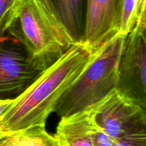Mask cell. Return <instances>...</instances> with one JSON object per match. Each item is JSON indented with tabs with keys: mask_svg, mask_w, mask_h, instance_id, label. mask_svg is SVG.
Returning a JSON list of instances; mask_svg holds the SVG:
<instances>
[{
	"mask_svg": "<svg viewBox=\"0 0 146 146\" xmlns=\"http://www.w3.org/2000/svg\"><path fill=\"white\" fill-rule=\"evenodd\" d=\"M95 52L82 43L73 44L14 98L1 117L0 128L13 133L34 126H45L60 98L82 74Z\"/></svg>",
	"mask_w": 146,
	"mask_h": 146,
	"instance_id": "6da1fadb",
	"label": "cell"
},
{
	"mask_svg": "<svg viewBox=\"0 0 146 146\" xmlns=\"http://www.w3.org/2000/svg\"><path fill=\"white\" fill-rule=\"evenodd\" d=\"M7 31L21 42L41 72L76 43L51 0H21L17 20Z\"/></svg>",
	"mask_w": 146,
	"mask_h": 146,
	"instance_id": "7a4b0ae2",
	"label": "cell"
},
{
	"mask_svg": "<svg viewBox=\"0 0 146 146\" xmlns=\"http://www.w3.org/2000/svg\"><path fill=\"white\" fill-rule=\"evenodd\" d=\"M127 35L116 33L96 50L92 61L60 98L55 110L58 117L84 110L116 88L118 65Z\"/></svg>",
	"mask_w": 146,
	"mask_h": 146,
	"instance_id": "3957f363",
	"label": "cell"
},
{
	"mask_svg": "<svg viewBox=\"0 0 146 146\" xmlns=\"http://www.w3.org/2000/svg\"><path fill=\"white\" fill-rule=\"evenodd\" d=\"M41 72L18 39L0 33V99L18 97Z\"/></svg>",
	"mask_w": 146,
	"mask_h": 146,
	"instance_id": "277c9868",
	"label": "cell"
},
{
	"mask_svg": "<svg viewBox=\"0 0 146 146\" xmlns=\"http://www.w3.org/2000/svg\"><path fill=\"white\" fill-rule=\"evenodd\" d=\"M116 88L146 110V25L135 26L127 35Z\"/></svg>",
	"mask_w": 146,
	"mask_h": 146,
	"instance_id": "5b68a950",
	"label": "cell"
},
{
	"mask_svg": "<svg viewBox=\"0 0 146 146\" xmlns=\"http://www.w3.org/2000/svg\"><path fill=\"white\" fill-rule=\"evenodd\" d=\"M96 121L108 135L117 140L146 129V110L114 88L98 101Z\"/></svg>",
	"mask_w": 146,
	"mask_h": 146,
	"instance_id": "8992f818",
	"label": "cell"
},
{
	"mask_svg": "<svg viewBox=\"0 0 146 146\" xmlns=\"http://www.w3.org/2000/svg\"><path fill=\"white\" fill-rule=\"evenodd\" d=\"M122 0H86L81 43L95 51L118 32Z\"/></svg>",
	"mask_w": 146,
	"mask_h": 146,
	"instance_id": "52a82bcc",
	"label": "cell"
},
{
	"mask_svg": "<svg viewBox=\"0 0 146 146\" xmlns=\"http://www.w3.org/2000/svg\"><path fill=\"white\" fill-rule=\"evenodd\" d=\"M98 102L61 117L54 135L59 146H94V128Z\"/></svg>",
	"mask_w": 146,
	"mask_h": 146,
	"instance_id": "ba28073f",
	"label": "cell"
},
{
	"mask_svg": "<svg viewBox=\"0 0 146 146\" xmlns=\"http://www.w3.org/2000/svg\"><path fill=\"white\" fill-rule=\"evenodd\" d=\"M63 23L76 43H81L86 0H51Z\"/></svg>",
	"mask_w": 146,
	"mask_h": 146,
	"instance_id": "9c48e42d",
	"label": "cell"
},
{
	"mask_svg": "<svg viewBox=\"0 0 146 146\" xmlns=\"http://www.w3.org/2000/svg\"><path fill=\"white\" fill-rule=\"evenodd\" d=\"M0 146H59L55 136L45 126H34L0 138Z\"/></svg>",
	"mask_w": 146,
	"mask_h": 146,
	"instance_id": "30bf717a",
	"label": "cell"
},
{
	"mask_svg": "<svg viewBox=\"0 0 146 146\" xmlns=\"http://www.w3.org/2000/svg\"><path fill=\"white\" fill-rule=\"evenodd\" d=\"M21 0H0V33L7 31L17 20Z\"/></svg>",
	"mask_w": 146,
	"mask_h": 146,
	"instance_id": "8fae6325",
	"label": "cell"
},
{
	"mask_svg": "<svg viewBox=\"0 0 146 146\" xmlns=\"http://www.w3.org/2000/svg\"><path fill=\"white\" fill-rule=\"evenodd\" d=\"M137 0H122L118 32L128 34L135 24Z\"/></svg>",
	"mask_w": 146,
	"mask_h": 146,
	"instance_id": "7c38bea8",
	"label": "cell"
},
{
	"mask_svg": "<svg viewBox=\"0 0 146 146\" xmlns=\"http://www.w3.org/2000/svg\"><path fill=\"white\" fill-rule=\"evenodd\" d=\"M114 146H146V129L137 130L118 139Z\"/></svg>",
	"mask_w": 146,
	"mask_h": 146,
	"instance_id": "4fadbf2b",
	"label": "cell"
},
{
	"mask_svg": "<svg viewBox=\"0 0 146 146\" xmlns=\"http://www.w3.org/2000/svg\"><path fill=\"white\" fill-rule=\"evenodd\" d=\"M94 146H114L116 140L104 131L96 121L94 128Z\"/></svg>",
	"mask_w": 146,
	"mask_h": 146,
	"instance_id": "5bb4252c",
	"label": "cell"
},
{
	"mask_svg": "<svg viewBox=\"0 0 146 146\" xmlns=\"http://www.w3.org/2000/svg\"><path fill=\"white\" fill-rule=\"evenodd\" d=\"M14 99H0V120L6 110L10 107Z\"/></svg>",
	"mask_w": 146,
	"mask_h": 146,
	"instance_id": "9a60e30c",
	"label": "cell"
},
{
	"mask_svg": "<svg viewBox=\"0 0 146 146\" xmlns=\"http://www.w3.org/2000/svg\"><path fill=\"white\" fill-rule=\"evenodd\" d=\"M8 134H10V133H5V132H4L2 130H1V128H0V138H1V137H4V136L7 135H8Z\"/></svg>",
	"mask_w": 146,
	"mask_h": 146,
	"instance_id": "2e32d148",
	"label": "cell"
}]
</instances>
